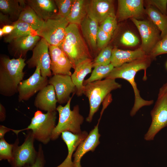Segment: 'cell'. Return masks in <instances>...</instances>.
<instances>
[{
    "label": "cell",
    "mask_w": 167,
    "mask_h": 167,
    "mask_svg": "<svg viewBox=\"0 0 167 167\" xmlns=\"http://www.w3.org/2000/svg\"><path fill=\"white\" fill-rule=\"evenodd\" d=\"M122 44L128 47H133L139 43V38L134 33L130 31H125L120 39Z\"/></svg>",
    "instance_id": "obj_34"
},
{
    "label": "cell",
    "mask_w": 167,
    "mask_h": 167,
    "mask_svg": "<svg viewBox=\"0 0 167 167\" xmlns=\"http://www.w3.org/2000/svg\"><path fill=\"white\" fill-rule=\"evenodd\" d=\"M150 114L152 122L144 136L147 141L153 140L159 131L167 127V92L158 97Z\"/></svg>",
    "instance_id": "obj_9"
},
{
    "label": "cell",
    "mask_w": 167,
    "mask_h": 167,
    "mask_svg": "<svg viewBox=\"0 0 167 167\" xmlns=\"http://www.w3.org/2000/svg\"><path fill=\"white\" fill-rule=\"evenodd\" d=\"M114 68L111 63L106 65H99L95 66L90 77L84 81V85L88 83L101 80L103 78H105Z\"/></svg>",
    "instance_id": "obj_30"
},
{
    "label": "cell",
    "mask_w": 167,
    "mask_h": 167,
    "mask_svg": "<svg viewBox=\"0 0 167 167\" xmlns=\"http://www.w3.org/2000/svg\"><path fill=\"white\" fill-rule=\"evenodd\" d=\"M88 15L100 24L110 16H115L112 0H90Z\"/></svg>",
    "instance_id": "obj_18"
},
{
    "label": "cell",
    "mask_w": 167,
    "mask_h": 167,
    "mask_svg": "<svg viewBox=\"0 0 167 167\" xmlns=\"http://www.w3.org/2000/svg\"><path fill=\"white\" fill-rule=\"evenodd\" d=\"M61 48L70 60L74 69L81 62L87 58H92L77 25L69 24Z\"/></svg>",
    "instance_id": "obj_3"
},
{
    "label": "cell",
    "mask_w": 167,
    "mask_h": 167,
    "mask_svg": "<svg viewBox=\"0 0 167 167\" xmlns=\"http://www.w3.org/2000/svg\"><path fill=\"white\" fill-rule=\"evenodd\" d=\"M152 59L149 56L137 59L132 62L126 63L122 66L114 67L110 73L105 78L106 79H124L131 85L135 95V101L133 107L130 112L131 116H134L142 107L152 105L153 100L148 101L143 99L140 96L139 91L137 88L135 78L137 73L141 70L144 71L143 79H147L146 70L151 64Z\"/></svg>",
    "instance_id": "obj_1"
},
{
    "label": "cell",
    "mask_w": 167,
    "mask_h": 167,
    "mask_svg": "<svg viewBox=\"0 0 167 167\" xmlns=\"http://www.w3.org/2000/svg\"><path fill=\"white\" fill-rule=\"evenodd\" d=\"M69 24L66 18L57 14L44 21L35 34L45 40L49 45L61 48L65 37L66 29Z\"/></svg>",
    "instance_id": "obj_7"
},
{
    "label": "cell",
    "mask_w": 167,
    "mask_h": 167,
    "mask_svg": "<svg viewBox=\"0 0 167 167\" xmlns=\"http://www.w3.org/2000/svg\"><path fill=\"white\" fill-rule=\"evenodd\" d=\"M145 2L167 16V0H148Z\"/></svg>",
    "instance_id": "obj_38"
},
{
    "label": "cell",
    "mask_w": 167,
    "mask_h": 167,
    "mask_svg": "<svg viewBox=\"0 0 167 167\" xmlns=\"http://www.w3.org/2000/svg\"><path fill=\"white\" fill-rule=\"evenodd\" d=\"M35 140L31 130L26 135L23 143L18 146L19 139H17L14 143L12 160L10 163L11 167H28L33 164L38 154L35 148Z\"/></svg>",
    "instance_id": "obj_8"
},
{
    "label": "cell",
    "mask_w": 167,
    "mask_h": 167,
    "mask_svg": "<svg viewBox=\"0 0 167 167\" xmlns=\"http://www.w3.org/2000/svg\"><path fill=\"white\" fill-rule=\"evenodd\" d=\"M45 160L41 144L39 146L37 156L35 163L32 165L28 167H44Z\"/></svg>",
    "instance_id": "obj_39"
},
{
    "label": "cell",
    "mask_w": 167,
    "mask_h": 167,
    "mask_svg": "<svg viewBox=\"0 0 167 167\" xmlns=\"http://www.w3.org/2000/svg\"><path fill=\"white\" fill-rule=\"evenodd\" d=\"M4 36V33L1 28H0V37H2V36Z\"/></svg>",
    "instance_id": "obj_45"
},
{
    "label": "cell",
    "mask_w": 167,
    "mask_h": 167,
    "mask_svg": "<svg viewBox=\"0 0 167 167\" xmlns=\"http://www.w3.org/2000/svg\"><path fill=\"white\" fill-rule=\"evenodd\" d=\"M131 19L140 34L142 40L140 48L149 56L161 39V32L150 20Z\"/></svg>",
    "instance_id": "obj_10"
},
{
    "label": "cell",
    "mask_w": 167,
    "mask_h": 167,
    "mask_svg": "<svg viewBox=\"0 0 167 167\" xmlns=\"http://www.w3.org/2000/svg\"><path fill=\"white\" fill-rule=\"evenodd\" d=\"M74 0H55L57 7L58 14L66 18L70 14Z\"/></svg>",
    "instance_id": "obj_33"
},
{
    "label": "cell",
    "mask_w": 167,
    "mask_h": 167,
    "mask_svg": "<svg viewBox=\"0 0 167 167\" xmlns=\"http://www.w3.org/2000/svg\"><path fill=\"white\" fill-rule=\"evenodd\" d=\"M57 102L54 87L49 84L38 92L35 97L34 105L40 110L52 112L57 111Z\"/></svg>",
    "instance_id": "obj_19"
},
{
    "label": "cell",
    "mask_w": 167,
    "mask_h": 167,
    "mask_svg": "<svg viewBox=\"0 0 167 167\" xmlns=\"http://www.w3.org/2000/svg\"><path fill=\"white\" fill-rule=\"evenodd\" d=\"M56 111L44 113L38 110L35 113L30 123L27 127L19 130L12 129V131L17 135L22 131L31 130L35 139L45 144L51 139L53 131L56 126Z\"/></svg>",
    "instance_id": "obj_6"
},
{
    "label": "cell",
    "mask_w": 167,
    "mask_h": 167,
    "mask_svg": "<svg viewBox=\"0 0 167 167\" xmlns=\"http://www.w3.org/2000/svg\"><path fill=\"white\" fill-rule=\"evenodd\" d=\"M25 59H11L2 54L0 57V94L10 97L18 93L19 83L24 75L23 70L26 63Z\"/></svg>",
    "instance_id": "obj_2"
},
{
    "label": "cell",
    "mask_w": 167,
    "mask_h": 167,
    "mask_svg": "<svg viewBox=\"0 0 167 167\" xmlns=\"http://www.w3.org/2000/svg\"><path fill=\"white\" fill-rule=\"evenodd\" d=\"M14 143H8L4 138L0 139V160H7L10 163L13 157Z\"/></svg>",
    "instance_id": "obj_32"
},
{
    "label": "cell",
    "mask_w": 167,
    "mask_h": 167,
    "mask_svg": "<svg viewBox=\"0 0 167 167\" xmlns=\"http://www.w3.org/2000/svg\"><path fill=\"white\" fill-rule=\"evenodd\" d=\"M116 15L117 21L128 19H136L141 17L145 13L142 0H118Z\"/></svg>",
    "instance_id": "obj_15"
},
{
    "label": "cell",
    "mask_w": 167,
    "mask_h": 167,
    "mask_svg": "<svg viewBox=\"0 0 167 167\" xmlns=\"http://www.w3.org/2000/svg\"><path fill=\"white\" fill-rule=\"evenodd\" d=\"M121 87L122 85L116 82L115 79H106L88 83L84 85L83 94L88 98L90 106L87 121L89 122L92 121L101 104L111 91Z\"/></svg>",
    "instance_id": "obj_4"
},
{
    "label": "cell",
    "mask_w": 167,
    "mask_h": 167,
    "mask_svg": "<svg viewBox=\"0 0 167 167\" xmlns=\"http://www.w3.org/2000/svg\"><path fill=\"white\" fill-rule=\"evenodd\" d=\"M48 83L54 87L58 102L59 104L67 103L71 98L70 94L76 93L77 89L71 76L54 75L48 79Z\"/></svg>",
    "instance_id": "obj_13"
},
{
    "label": "cell",
    "mask_w": 167,
    "mask_h": 167,
    "mask_svg": "<svg viewBox=\"0 0 167 167\" xmlns=\"http://www.w3.org/2000/svg\"><path fill=\"white\" fill-rule=\"evenodd\" d=\"M41 38L34 33L16 39L9 43V52L15 58H25L28 51L32 50Z\"/></svg>",
    "instance_id": "obj_16"
},
{
    "label": "cell",
    "mask_w": 167,
    "mask_h": 167,
    "mask_svg": "<svg viewBox=\"0 0 167 167\" xmlns=\"http://www.w3.org/2000/svg\"><path fill=\"white\" fill-rule=\"evenodd\" d=\"M88 134L85 131L79 134H74L69 131H64L61 133L62 138L66 145L68 153L64 161L56 167H74L73 162L72 161L73 152Z\"/></svg>",
    "instance_id": "obj_20"
},
{
    "label": "cell",
    "mask_w": 167,
    "mask_h": 167,
    "mask_svg": "<svg viewBox=\"0 0 167 167\" xmlns=\"http://www.w3.org/2000/svg\"><path fill=\"white\" fill-rule=\"evenodd\" d=\"M49 45L45 40L41 38L32 50V57L26 62L29 68L36 67L39 65L41 75L47 77H50L52 75L50 69Z\"/></svg>",
    "instance_id": "obj_11"
},
{
    "label": "cell",
    "mask_w": 167,
    "mask_h": 167,
    "mask_svg": "<svg viewBox=\"0 0 167 167\" xmlns=\"http://www.w3.org/2000/svg\"><path fill=\"white\" fill-rule=\"evenodd\" d=\"M89 0H74L71 12L66 18L69 24L80 25L88 14Z\"/></svg>",
    "instance_id": "obj_26"
},
{
    "label": "cell",
    "mask_w": 167,
    "mask_h": 167,
    "mask_svg": "<svg viewBox=\"0 0 167 167\" xmlns=\"http://www.w3.org/2000/svg\"><path fill=\"white\" fill-rule=\"evenodd\" d=\"M145 13L150 20L160 31L161 39L167 35V16L164 15L157 9L148 5Z\"/></svg>",
    "instance_id": "obj_27"
},
{
    "label": "cell",
    "mask_w": 167,
    "mask_h": 167,
    "mask_svg": "<svg viewBox=\"0 0 167 167\" xmlns=\"http://www.w3.org/2000/svg\"><path fill=\"white\" fill-rule=\"evenodd\" d=\"M18 20L28 24L35 32L42 26L44 21L27 4L21 12Z\"/></svg>",
    "instance_id": "obj_28"
},
{
    "label": "cell",
    "mask_w": 167,
    "mask_h": 167,
    "mask_svg": "<svg viewBox=\"0 0 167 167\" xmlns=\"http://www.w3.org/2000/svg\"><path fill=\"white\" fill-rule=\"evenodd\" d=\"M27 6L24 0H0V12L8 15L14 22Z\"/></svg>",
    "instance_id": "obj_25"
},
{
    "label": "cell",
    "mask_w": 167,
    "mask_h": 167,
    "mask_svg": "<svg viewBox=\"0 0 167 167\" xmlns=\"http://www.w3.org/2000/svg\"><path fill=\"white\" fill-rule=\"evenodd\" d=\"M93 61L92 58H89L81 62L76 66L74 72L71 75L77 89L76 94L78 96H81L83 94L84 79L91 72Z\"/></svg>",
    "instance_id": "obj_22"
},
{
    "label": "cell",
    "mask_w": 167,
    "mask_h": 167,
    "mask_svg": "<svg viewBox=\"0 0 167 167\" xmlns=\"http://www.w3.org/2000/svg\"><path fill=\"white\" fill-rule=\"evenodd\" d=\"M166 67L167 68V63H166Z\"/></svg>",
    "instance_id": "obj_46"
},
{
    "label": "cell",
    "mask_w": 167,
    "mask_h": 167,
    "mask_svg": "<svg viewBox=\"0 0 167 167\" xmlns=\"http://www.w3.org/2000/svg\"><path fill=\"white\" fill-rule=\"evenodd\" d=\"M73 96L64 106L59 105L57 107L59 120L53 131L51 140L57 139L63 132L69 131L74 134L82 132L80 126L84 122V118L79 113L78 105L75 106L72 110L71 109L70 104Z\"/></svg>",
    "instance_id": "obj_5"
},
{
    "label": "cell",
    "mask_w": 167,
    "mask_h": 167,
    "mask_svg": "<svg viewBox=\"0 0 167 167\" xmlns=\"http://www.w3.org/2000/svg\"><path fill=\"white\" fill-rule=\"evenodd\" d=\"M13 24L15 27L13 30L4 38V41L6 43H9L16 39L35 33L29 25L21 21L17 20Z\"/></svg>",
    "instance_id": "obj_29"
},
{
    "label": "cell",
    "mask_w": 167,
    "mask_h": 167,
    "mask_svg": "<svg viewBox=\"0 0 167 167\" xmlns=\"http://www.w3.org/2000/svg\"><path fill=\"white\" fill-rule=\"evenodd\" d=\"M113 49L111 46H107L102 49L93 61V67L97 66L106 65L110 64Z\"/></svg>",
    "instance_id": "obj_31"
},
{
    "label": "cell",
    "mask_w": 167,
    "mask_h": 167,
    "mask_svg": "<svg viewBox=\"0 0 167 167\" xmlns=\"http://www.w3.org/2000/svg\"><path fill=\"white\" fill-rule=\"evenodd\" d=\"M6 118V110L4 106L0 103V121L1 122L4 121Z\"/></svg>",
    "instance_id": "obj_42"
},
{
    "label": "cell",
    "mask_w": 167,
    "mask_h": 167,
    "mask_svg": "<svg viewBox=\"0 0 167 167\" xmlns=\"http://www.w3.org/2000/svg\"><path fill=\"white\" fill-rule=\"evenodd\" d=\"M47 77L42 76L40 67L37 66L33 74L28 79L22 80L18 88V100L19 102L27 101L49 84Z\"/></svg>",
    "instance_id": "obj_12"
},
{
    "label": "cell",
    "mask_w": 167,
    "mask_h": 167,
    "mask_svg": "<svg viewBox=\"0 0 167 167\" xmlns=\"http://www.w3.org/2000/svg\"><path fill=\"white\" fill-rule=\"evenodd\" d=\"M13 22L7 15L0 12V24L1 26L13 24Z\"/></svg>",
    "instance_id": "obj_40"
},
{
    "label": "cell",
    "mask_w": 167,
    "mask_h": 167,
    "mask_svg": "<svg viewBox=\"0 0 167 167\" xmlns=\"http://www.w3.org/2000/svg\"><path fill=\"white\" fill-rule=\"evenodd\" d=\"M112 36L101 30L99 26L96 38L97 48L101 50L107 46Z\"/></svg>",
    "instance_id": "obj_37"
},
{
    "label": "cell",
    "mask_w": 167,
    "mask_h": 167,
    "mask_svg": "<svg viewBox=\"0 0 167 167\" xmlns=\"http://www.w3.org/2000/svg\"><path fill=\"white\" fill-rule=\"evenodd\" d=\"M167 54V35L161 39L149 55L153 60L157 56Z\"/></svg>",
    "instance_id": "obj_36"
},
{
    "label": "cell",
    "mask_w": 167,
    "mask_h": 167,
    "mask_svg": "<svg viewBox=\"0 0 167 167\" xmlns=\"http://www.w3.org/2000/svg\"><path fill=\"white\" fill-rule=\"evenodd\" d=\"M30 6L41 19L45 21L58 14V10L54 0H27Z\"/></svg>",
    "instance_id": "obj_23"
},
{
    "label": "cell",
    "mask_w": 167,
    "mask_h": 167,
    "mask_svg": "<svg viewBox=\"0 0 167 167\" xmlns=\"http://www.w3.org/2000/svg\"><path fill=\"white\" fill-rule=\"evenodd\" d=\"M51 59L50 69L52 75L58 74L71 76L73 66L67 56L60 47L49 45Z\"/></svg>",
    "instance_id": "obj_14"
},
{
    "label": "cell",
    "mask_w": 167,
    "mask_h": 167,
    "mask_svg": "<svg viewBox=\"0 0 167 167\" xmlns=\"http://www.w3.org/2000/svg\"><path fill=\"white\" fill-rule=\"evenodd\" d=\"M100 121L99 119L97 125L77 147L73 155L74 167H81L80 161L82 157L88 152L94 151L99 144V139L101 135L99 133L98 125Z\"/></svg>",
    "instance_id": "obj_17"
},
{
    "label": "cell",
    "mask_w": 167,
    "mask_h": 167,
    "mask_svg": "<svg viewBox=\"0 0 167 167\" xmlns=\"http://www.w3.org/2000/svg\"><path fill=\"white\" fill-rule=\"evenodd\" d=\"M167 92V83L163 84L160 88L158 97H160Z\"/></svg>",
    "instance_id": "obj_44"
},
{
    "label": "cell",
    "mask_w": 167,
    "mask_h": 167,
    "mask_svg": "<svg viewBox=\"0 0 167 167\" xmlns=\"http://www.w3.org/2000/svg\"><path fill=\"white\" fill-rule=\"evenodd\" d=\"M117 25V20L116 16H110L101 23L99 27L105 32L112 35Z\"/></svg>",
    "instance_id": "obj_35"
},
{
    "label": "cell",
    "mask_w": 167,
    "mask_h": 167,
    "mask_svg": "<svg viewBox=\"0 0 167 167\" xmlns=\"http://www.w3.org/2000/svg\"><path fill=\"white\" fill-rule=\"evenodd\" d=\"M14 28V25L12 24L3 26L1 28L4 33V36H6L11 34Z\"/></svg>",
    "instance_id": "obj_41"
},
{
    "label": "cell",
    "mask_w": 167,
    "mask_h": 167,
    "mask_svg": "<svg viewBox=\"0 0 167 167\" xmlns=\"http://www.w3.org/2000/svg\"><path fill=\"white\" fill-rule=\"evenodd\" d=\"M98 22L87 15L80 25L84 38L93 51L97 50L96 36L99 26Z\"/></svg>",
    "instance_id": "obj_24"
},
{
    "label": "cell",
    "mask_w": 167,
    "mask_h": 167,
    "mask_svg": "<svg viewBox=\"0 0 167 167\" xmlns=\"http://www.w3.org/2000/svg\"><path fill=\"white\" fill-rule=\"evenodd\" d=\"M147 56L140 47L131 50L120 49L115 47L112 50L110 63L114 67H118Z\"/></svg>",
    "instance_id": "obj_21"
},
{
    "label": "cell",
    "mask_w": 167,
    "mask_h": 167,
    "mask_svg": "<svg viewBox=\"0 0 167 167\" xmlns=\"http://www.w3.org/2000/svg\"><path fill=\"white\" fill-rule=\"evenodd\" d=\"M12 129L8 128L3 125L0 126V139L4 138L5 134Z\"/></svg>",
    "instance_id": "obj_43"
}]
</instances>
